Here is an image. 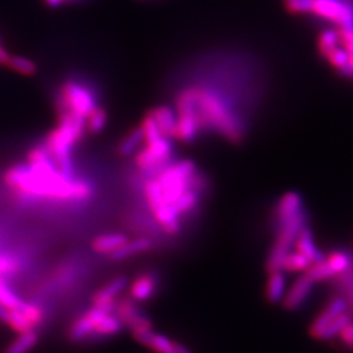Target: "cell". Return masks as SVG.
Wrapping results in <instances>:
<instances>
[{
	"mask_svg": "<svg viewBox=\"0 0 353 353\" xmlns=\"http://www.w3.org/2000/svg\"><path fill=\"white\" fill-rule=\"evenodd\" d=\"M345 311H347V302H345V300H343V298H340V297H337V298L331 300L325 309L321 311V313L314 318V321L311 322V330H309L311 337L315 338V337L319 334V331H321L327 324H330L332 319H335L337 317L344 314Z\"/></svg>",
	"mask_w": 353,
	"mask_h": 353,
	"instance_id": "4fadbf2b",
	"label": "cell"
},
{
	"mask_svg": "<svg viewBox=\"0 0 353 353\" xmlns=\"http://www.w3.org/2000/svg\"><path fill=\"white\" fill-rule=\"evenodd\" d=\"M202 200V195L193 188H187L180 199L174 203L175 208L181 217H190L194 212L198 211L199 204Z\"/></svg>",
	"mask_w": 353,
	"mask_h": 353,
	"instance_id": "44dd1931",
	"label": "cell"
},
{
	"mask_svg": "<svg viewBox=\"0 0 353 353\" xmlns=\"http://www.w3.org/2000/svg\"><path fill=\"white\" fill-rule=\"evenodd\" d=\"M8 311L10 309H7L4 305H1L0 304V322H5V319H7V315H8Z\"/></svg>",
	"mask_w": 353,
	"mask_h": 353,
	"instance_id": "d590c367",
	"label": "cell"
},
{
	"mask_svg": "<svg viewBox=\"0 0 353 353\" xmlns=\"http://www.w3.org/2000/svg\"><path fill=\"white\" fill-rule=\"evenodd\" d=\"M143 143H144V138H143L141 126L132 128L123 136V139L119 141L118 148H117L118 155L122 156V157L135 155L139 151Z\"/></svg>",
	"mask_w": 353,
	"mask_h": 353,
	"instance_id": "ffe728a7",
	"label": "cell"
},
{
	"mask_svg": "<svg viewBox=\"0 0 353 353\" xmlns=\"http://www.w3.org/2000/svg\"><path fill=\"white\" fill-rule=\"evenodd\" d=\"M314 284L306 275H302L293 282V285L287 289V293L282 298V306L287 311H297L300 309L311 296L313 289H314Z\"/></svg>",
	"mask_w": 353,
	"mask_h": 353,
	"instance_id": "8992f818",
	"label": "cell"
},
{
	"mask_svg": "<svg viewBox=\"0 0 353 353\" xmlns=\"http://www.w3.org/2000/svg\"><path fill=\"white\" fill-rule=\"evenodd\" d=\"M5 66L24 76H33L37 72V64L34 62H32L28 58L19 57V56H11Z\"/></svg>",
	"mask_w": 353,
	"mask_h": 353,
	"instance_id": "f546056e",
	"label": "cell"
},
{
	"mask_svg": "<svg viewBox=\"0 0 353 353\" xmlns=\"http://www.w3.org/2000/svg\"><path fill=\"white\" fill-rule=\"evenodd\" d=\"M340 45L348 53L350 63L353 72V27L351 28H339Z\"/></svg>",
	"mask_w": 353,
	"mask_h": 353,
	"instance_id": "836d02e7",
	"label": "cell"
},
{
	"mask_svg": "<svg viewBox=\"0 0 353 353\" xmlns=\"http://www.w3.org/2000/svg\"><path fill=\"white\" fill-rule=\"evenodd\" d=\"M113 313L122 322V325L130 327L132 332L139 330L152 328L151 321L141 313V309L136 306L135 301L131 297L121 298L119 301H117Z\"/></svg>",
	"mask_w": 353,
	"mask_h": 353,
	"instance_id": "277c9868",
	"label": "cell"
},
{
	"mask_svg": "<svg viewBox=\"0 0 353 353\" xmlns=\"http://www.w3.org/2000/svg\"><path fill=\"white\" fill-rule=\"evenodd\" d=\"M308 14L339 28L353 27V7L345 0H309Z\"/></svg>",
	"mask_w": 353,
	"mask_h": 353,
	"instance_id": "3957f363",
	"label": "cell"
},
{
	"mask_svg": "<svg viewBox=\"0 0 353 353\" xmlns=\"http://www.w3.org/2000/svg\"><path fill=\"white\" fill-rule=\"evenodd\" d=\"M305 275L314 282H325L335 276L334 271L330 269L326 260H322L319 263H311V267L305 271Z\"/></svg>",
	"mask_w": 353,
	"mask_h": 353,
	"instance_id": "1f68e13d",
	"label": "cell"
},
{
	"mask_svg": "<svg viewBox=\"0 0 353 353\" xmlns=\"http://www.w3.org/2000/svg\"><path fill=\"white\" fill-rule=\"evenodd\" d=\"M108 125V113L104 108L96 106L90 114L86 117V132L99 134Z\"/></svg>",
	"mask_w": 353,
	"mask_h": 353,
	"instance_id": "83f0119b",
	"label": "cell"
},
{
	"mask_svg": "<svg viewBox=\"0 0 353 353\" xmlns=\"http://www.w3.org/2000/svg\"><path fill=\"white\" fill-rule=\"evenodd\" d=\"M128 280L126 276H118L113 280L102 287L93 296V306L105 311H113L117 297L119 296L125 288L127 287Z\"/></svg>",
	"mask_w": 353,
	"mask_h": 353,
	"instance_id": "52a82bcc",
	"label": "cell"
},
{
	"mask_svg": "<svg viewBox=\"0 0 353 353\" xmlns=\"http://www.w3.org/2000/svg\"><path fill=\"white\" fill-rule=\"evenodd\" d=\"M304 210V200L301 195L295 191L284 194L275 207V221L276 226L293 219Z\"/></svg>",
	"mask_w": 353,
	"mask_h": 353,
	"instance_id": "8fae6325",
	"label": "cell"
},
{
	"mask_svg": "<svg viewBox=\"0 0 353 353\" xmlns=\"http://www.w3.org/2000/svg\"><path fill=\"white\" fill-rule=\"evenodd\" d=\"M154 249V241L148 237H141L136 240H128L125 245L117 249L112 254H109V259L113 262H122L130 259L136 255L148 253Z\"/></svg>",
	"mask_w": 353,
	"mask_h": 353,
	"instance_id": "5bb4252c",
	"label": "cell"
},
{
	"mask_svg": "<svg viewBox=\"0 0 353 353\" xmlns=\"http://www.w3.org/2000/svg\"><path fill=\"white\" fill-rule=\"evenodd\" d=\"M326 263L330 266V269L334 271L335 275H340V273H345L348 269L352 265L351 256L347 254L345 252L341 250H335L331 254L327 255L325 258Z\"/></svg>",
	"mask_w": 353,
	"mask_h": 353,
	"instance_id": "4316f807",
	"label": "cell"
},
{
	"mask_svg": "<svg viewBox=\"0 0 353 353\" xmlns=\"http://www.w3.org/2000/svg\"><path fill=\"white\" fill-rule=\"evenodd\" d=\"M149 115L155 119L162 136L174 139L177 128V113L167 105L156 106L149 110Z\"/></svg>",
	"mask_w": 353,
	"mask_h": 353,
	"instance_id": "2e32d148",
	"label": "cell"
},
{
	"mask_svg": "<svg viewBox=\"0 0 353 353\" xmlns=\"http://www.w3.org/2000/svg\"><path fill=\"white\" fill-rule=\"evenodd\" d=\"M105 311L99 308H92L90 311L84 313L82 317H79L69 330V338L72 341H84L96 335V327L99 324V318Z\"/></svg>",
	"mask_w": 353,
	"mask_h": 353,
	"instance_id": "5b68a950",
	"label": "cell"
},
{
	"mask_svg": "<svg viewBox=\"0 0 353 353\" xmlns=\"http://www.w3.org/2000/svg\"><path fill=\"white\" fill-rule=\"evenodd\" d=\"M340 339L344 343V345L350 350H353V322H350L345 326L339 334Z\"/></svg>",
	"mask_w": 353,
	"mask_h": 353,
	"instance_id": "e575fe53",
	"label": "cell"
},
{
	"mask_svg": "<svg viewBox=\"0 0 353 353\" xmlns=\"http://www.w3.org/2000/svg\"><path fill=\"white\" fill-rule=\"evenodd\" d=\"M154 220L161 232L169 236H175L182 229V217L177 211L174 204L170 203H162L160 204L155 211H152Z\"/></svg>",
	"mask_w": 353,
	"mask_h": 353,
	"instance_id": "9c48e42d",
	"label": "cell"
},
{
	"mask_svg": "<svg viewBox=\"0 0 353 353\" xmlns=\"http://www.w3.org/2000/svg\"><path fill=\"white\" fill-rule=\"evenodd\" d=\"M351 322V318L347 313L341 314L339 317H337L335 319H332L330 324L327 325L319 331V334L314 338L317 340H330L335 338L337 335H339L341 330Z\"/></svg>",
	"mask_w": 353,
	"mask_h": 353,
	"instance_id": "484cf974",
	"label": "cell"
},
{
	"mask_svg": "<svg viewBox=\"0 0 353 353\" xmlns=\"http://www.w3.org/2000/svg\"><path fill=\"white\" fill-rule=\"evenodd\" d=\"M141 132H143V138H144V144H149L154 141H158L162 138V134L160 132V128L157 126L155 119L147 114L141 123Z\"/></svg>",
	"mask_w": 353,
	"mask_h": 353,
	"instance_id": "d6a6232c",
	"label": "cell"
},
{
	"mask_svg": "<svg viewBox=\"0 0 353 353\" xmlns=\"http://www.w3.org/2000/svg\"><path fill=\"white\" fill-rule=\"evenodd\" d=\"M58 114L73 113L86 118L90 112L99 106L96 93L77 80H67L58 92Z\"/></svg>",
	"mask_w": 353,
	"mask_h": 353,
	"instance_id": "7a4b0ae2",
	"label": "cell"
},
{
	"mask_svg": "<svg viewBox=\"0 0 353 353\" xmlns=\"http://www.w3.org/2000/svg\"><path fill=\"white\" fill-rule=\"evenodd\" d=\"M38 343V335L36 331H28L19 334V337L10 344L4 353H29Z\"/></svg>",
	"mask_w": 353,
	"mask_h": 353,
	"instance_id": "cb8c5ba5",
	"label": "cell"
},
{
	"mask_svg": "<svg viewBox=\"0 0 353 353\" xmlns=\"http://www.w3.org/2000/svg\"><path fill=\"white\" fill-rule=\"evenodd\" d=\"M325 58L339 73L344 76H348V77H352L353 72L351 69V63H350V57L341 45L335 47L334 50H331Z\"/></svg>",
	"mask_w": 353,
	"mask_h": 353,
	"instance_id": "7402d4cb",
	"label": "cell"
},
{
	"mask_svg": "<svg viewBox=\"0 0 353 353\" xmlns=\"http://www.w3.org/2000/svg\"><path fill=\"white\" fill-rule=\"evenodd\" d=\"M46 1V4L49 5V7H51V8H58V7H60L62 4H64V0H45Z\"/></svg>",
	"mask_w": 353,
	"mask_h": 353,
	"instance_id": "8d00e7d4",
	"label": "cell"
},
{
	"mask_svg": "<svg viewBox=\"0 0 353 353\" xmlns=\"http://www.w3.org/2000/svg\"><path fill=\"white\" fill-rule=\"evenodd\" d=\"M79 1H83V0H64V3H79Z\"/></svg>",
	"mask_w": 353,
	"mask_h": 353,
	"instance_id": "f35d334b",
	"label": "cell"
},
{
	"mask_svg": "<svg viewBox=\"0 0 353 353\" xmlns=\"http://www.w3.org/2000/svg\"><path fill=\"white\" fill-rule=\"evenodd\" d=\"M295 246H296V252L304 255L305 258H308L311 263H319V262L325 260V254L315 245L313 232L308 226H305L300 232L296 242H295Z\"/></svg>",
	"mask_w": 353,
	"mask_h": 353,
	"instance_id": "9a60e30c",
	"label": "cell"
},
{
	"mask_svg": "<svg viewBox=\"0 0 353 353\" xmlns=\"http://www.w3.org/2000/svg\"><path fill=\"white\" fill-rule=\"evenodd\" d=\"M269 276L266 284V298L271 304H279L287 293V276L282 269L269 272Z\"/></svg>",
	"mask_w": 353,
	"mask_h": 353,
	"instance_id": "e0dca14e",
	"label": "cell"
},
{
	"mask_svg": "<svg viewBox=\"0 0 353 353\" xmlns=\"http://www.w3.org/2000/svg\"><path fill=\"white\" fill-rule=\"evenodd\" d=\"M340 45L339 32L334 29H326L318 38V49L319 53L326 57L331 50L338 47Z\"/></svg>",
	"mask_w": 353,
	"mask_h": 353,
	"instance_id": "4dcf8cb0",
	"label": "cell"
},
{
	"mask_svg": "<svg viewBox=\"0 0 353 353\" xmlns=\"http://www.w3.org/2000/svg\"><path fill=\"white\" fill-rule=\"evenodd\" d=\"M0 304L4 305L10 311H20L25 306L27 301L16 293L10 282L3 279L0 280Z\"/></svg>",
	"mask_w": 353,
	"mask_h": 353,
	"instance_id": "603a6c76",
	"label": "cell"
},
{
	"mask_svg": "<svg viewBox=\"0 0 353 353\" xmlns=\"http://www.w3.org/2000/svg\"><path fill=\"white\" fill-rule=\"evenodd\" d=\"M24 258L21 255L0 252V276L10 282L14 276H17L24 269Z\"/></svg>",
	"mask_w": 353,
	"mask_h": 353,
	"instance_id": "d6986e66",
	"label": "cell"
},
{
	"mask_svg": "<svg viewBox=\"0 0 353 353\" xmlns=\"http://www.w3.org/2000/svg\"><path fill=\"white\" fill-rule=\"evenodd\" d=\"M158 275L155 272L141 273L130 285V296L134 301L144 302L155 296L158 288Z\"/></svg>",
	"mask_w": 353,
	"mask_h": 353,
	"instance_id": "7c38bea8",
	"label": "cell"
},
{
	"mask_svg": "<svg viewBox=\"0 0 353 353\" xmlns=\"http://www.w3.org/2000/svg\"><path fill=\"white\" fill-rule=\"evenodd\" d=\"M200 132L203 131H202L200 119L197 113V108L194 110H186V112L177 113V128H175L174 139L190 144L198 139Z\"/></svg>",
	"mask_w": 353,
	"mask_h": 353,
	"instance_id": "ba28073f",
	"label": "cell"
},
{
	"mask_svg": "<svg viewBox=\"0 0 353 353\" xmlns=\"http://www.w3.org/2000/svg\"><path fill=\"white\" fill-rule=\"evenodd\" d=\"M128 241L126 234L122 233H105L95 237L92 241V249L97 254H112Z\"/></svg>",
	"mask_w": 353,
	"mask_h": 353,
	"instance_id": "ac0fdd59",
	"label": "cell"
},
{
	"mask_svg": "<svg viewBox=\"0 0 353 353\" xmlns=\"http://www.w3.org/2000/svg\"><path fill=\"white\" fill-rule=\"evenodd\" d=\"M288 1H289V0H284V3H288Z\"/></svg>",
	"mask_w": 353,
	"mask_h": 353,
	"instance_id": "ab89813d",
	"label": "cell"
},
{
	"mask_svg": "<svg viewBox=\"0 0 353 353\" xmlns=\"http://www.w3.org/2000/svg\"><path fill=\"white\" fill-rule=\"evenodd\" d=\"M134 338L156 353H177V341L155 332L152 328L132 332Z\"/></svg>",
	"mask_w": 353,
	"mask_h": 353,
	"instance_id": "30bf717a",
	"label": "cell"
},
{
	"mask_svg": "<svg viewBox=\"0 0 353 353\" xmlns=\"http://www.w3.org/2000/svg\"><path fill=\"white\" fill-rule=\"evenodd\" d=\"M311 262L304 255L296 253H288L282 260V269L285 272H305L311 267Z\"/></svg>",
	"mask_w": 353,
	"mask_h": 353,
	"instance_id": "f1b7e54d",
	"label": "cell"
},
{
	"mask_svg": "<svg viewBox=\"0 0 353 353\" xmlns=\"http://www.w3.org/2000/svg\"><path fill=\"white\" fill-rule=\"evenodd\" d=\"M190 88L195 101L202 131H213L230 143H240L243 139V122L229 102L211 88Z\"/></svg>",
	"mask_w": 353,
	"mask_h": 353,
	"instance_id": "6da1fadb",
	"label": "cell"
},
{
	"mask_svg": "<svg viewBox=\"0 0 353 353\" xmlns=\"http://www.w3.org/2000/svg\"><path fill=\"white\" fill-rule=\"evenodd\" d=\"M11 330H14L16 334H24L28 331H34V326L29 321L25 313L21 311H10L7 319L4 322Z\"/></svg>",
	"mask_w": 353,
	"mask_h": 353,
	"instance_id": "d4e9b609",
	"label": "cell"
},
{
	"mask_svg": "<svg viewBox=\"0 0 353 353\" xmlns=\"http://www.w3.org/2000/svg\"><path fill=\"white\" fill-rule=\"evenodd\" d=\"M177 353H194L191 350H188L184 344L177 343Z\"/></svg>",
	"mask_w": 353,
	"mask_h": 353,
	"instance_id": "74e56055",
	"label": "cell"
}]
</instances>
